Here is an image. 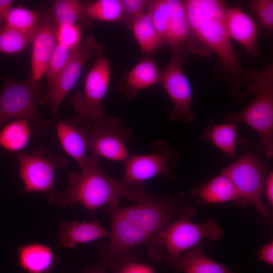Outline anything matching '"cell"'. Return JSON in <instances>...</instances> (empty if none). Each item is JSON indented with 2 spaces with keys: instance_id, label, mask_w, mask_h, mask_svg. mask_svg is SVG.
I'll list each match as a JSON object with an SVG mask.
<instances>
[{
  "instance_id": "1",
  "label": "cell",
  "mask_w": 273,
  "mask_h": 273,
  "mask_svg": "<svg viewBox=\"0 0 273 273\" xmlns=\"http://www.w3.org/2000/svg\"><path fill=\"white\" fill-rule=\"evenodd\" d=\"M184 3L193 35L207 51L217 56L232 94L244 97L247 80L227 30L225 3L218 0H189Z\"/></svg>"
},
{
  "instance_id": "2",
  "label": "cell",
  "mask_w": 273,
  "mask_h": 273,
  "mask_svg": "<svg viewBox=\"0 0 273 273\" xmlns=\"http://www.w3.org/2000/svg\"><path fill=\"white\" fill-rule=\"evenodd\" d=\"M98 159L91 154L80 167V173L69 174L68 189L60 193L56 203L63 207L78 203L94 215L95 210L105 206L109 213L116 211L121 197L138 200L145 190L143 184H130L108 175L99 167Z\"/></svg>"
},
{
  "instance_id": "3",
  "label": "cell",
  "mask_w": 273,
  "mask_h": 273,
  "mask_svg": "<svg viewBox=\"0 0 273 273\" xmlns=\"http://www.w3.org/2000/svg\"><path fill=\"white\" fill-rule=\"evenodd\" d=\"M245 72L246 87L254 97L245 108L229 114L225 122L243 123L259 135L266 156H273V63L260 71Z\"/></svg>"
},
{
  "instance_id": "4",
  "label": "cell",
  "mask_w": 273,
  "mask_h": 273,
  "mask_svg": "<svg viewBox=\"0 0 273 273\" xmlns=\"http://www.w3.org/2000/svg\"><path fill=\"white\" fill-rule=\"evenodd\" d=\"M184 194L174 197L153 196L144 191L134 205L118 208L127 220L145 232L154 249V260L164 255L163 235L172 220L179 216L189 205H184Z\"/></svg>"
},
{
  "instance_id": "5",
  "label": "cell",
  "mask_w": 273,
  "mask_h": 273,
  "mask_svg": "<svg viewBox=\"0 0 273 273\" xmlns=\"http://www.w3.org/2000/svg\"><path fill=\"white\" fill-rule=\"evenodd\" d=\"M18 174L24 185L23 193L42 192L47 199L56 203L60 192L55 189V175L58 169L68 164L66 158L41 146L31 153H19L17 156Z\"/></svg>"
},
{
  "instance_id": "6",
  "label": "cell",
  "mask_w": 273,
  "mask_h": 273,
  "mask_svg": "<svg viewBox=\"0 0 273 273\" xmlns=\"http://www.w3.org/2000/svg\"><path fill=\"white\" fill-rule=\"evenodd\" d=\"M43 89L39 81L31 78L21 81L6 79L0 94V123L25 119L39 129L50 128L52 123L41 116L37 107V97Z\"/></svg>"
},
{
  "instance_id": "7",
  "label": "cell",
  "mask_w": 273,
  "mask_h": 273,
  "mask_svg": "<svg viewBox=\"0 0 273 273\" xmlns=\"http://www.w3.org/2000/svg\"><path fill=\"white\" fill-rule=\"evenodd\" d=\"M196 213L195 209L189 205L174 222L166 228L163 235L164 254L167 263L175 267L181 255L204 238L219 240L223 235L218 224L209 218L201 224L193 223L190 219Z\"/></svg>"
},
{
  "instance_id": "8",
  "label": "cell",
  "mask_w": 273,
  "mask_h": 273,
  "mask_svg": "<svg viewBox=\"0 0 273 273\" xmlns=\"http://www.w3.org/2000/svg\"><path fill=\"white\" fill-rule=\"evenodd\" d=\"M267 172L259 158L248 152L223 169L221 173L233 184L239 203H251L259 215L267 220L271 213L262 199Z\"/></svg>"
},
{
  "instance_id": "9",
  "label": "cell",
  "mask_w": 273,
  "mask_h": 273,
  "mask_svg": "<svg viewBox=\"0 0 273 273\" xmlns=\"http://www.w3.org/2000/svg\"><path fill=\"white\" fill-rule=\"evenodd\" d=\"M170 60L160 71L158 83L167 93L173 105L169 112L174 121L191 123L197 115L191 107L192 91L190 82L183 69V63L187 54L184 44L170 47Z\"/></svg>"
},
{
  "instance_id": "10",
  "label": "cell",
  "mask_w": 273,
  "mask_h": 273,
  "mask_svg": "<svg viewBox=\"0 0 273 273\" xmlns=\"http://www.w3.org/2000/svg\"><path fill=\"white\" fill-rule=\"evenodd\" d=\"M110 75V63L101 46L86 76L83 93H76L72 99L79 117L92 122L104 119L105 111L103 101L109 87Z\"/></svg>"
},
{
  "instance_id": "11",
  "label": "cell",
  "mask_w": 273,
  "mask_h": 273,
  "mask_svg": "<svg viewBox=\"0 0 273 273\" xmlns=\"http://www.w3.org/2000/svg\"><path fill=\"white\" fill-rule=\"evenodd\" d=\"M152 153L130 156L125 163L123 180L130 184H142L157 176L170 178L174 176L172 170L179 156L177 150L164 140L154 141Z\"/></svg>"
},
{
  "instance_id": "12",
  "label": "cell",
  "mask_w": 273,
  "mask_h": 273,
  "mask_svg": "<svg viewBox=\"0 0 273 273\" xmlns=\"http://www.w3.org/2000/svg\"><path fill=\"white\" fill-rule=\"evenodd\" d=\"M133 137V131L119 119H103L92 122L88 149L98 158L125 162L130 156L127 144Z\"/></svg>"
},
{
  "instance_id": "13",
  "label": "cell",
  "mask_w": 273,
  "mask_h": 273,
  "mask_svg": "<svg viewBox=\"0 0 273 273\" xmlns=\"http://www.w3.org/2000/svg\"><path fill=\"white\" fill-rule=\"evenodd\" d=\"M100 47L95 38L89 35L72 50L68 61L49 94L39 102L40 105L49 103L52 117L56 116L62 102L76 84L85 63L96 56Z\"/></svg>"
},
{
  "instance_id": "14",
  "label": "cell",
  "mask_w": 273,
  "mask_h": 273,
  "mask_svg": "<svg viewBox=\"0 0 273 273\" xmlns=\"http://www.w3.org/2000/svg\"><path fill=\"white\" fill-rule=\"evenodd\" d=\"M112 218L110 240L101 250L104 262L123 259L134 248L145 245L148 253L154 260V249L148 235L136 225L127 220L118 211L110 213Z\"/></svg>"
},
{
  "instance_id": "15",
  "label": "cell",
  "mask_w": 273,
  "mask_h": 273,
  "mask_svg": "<svg viewBox=\"0 0 273 273\" xmlns=\"http://www.w3.org/2000/svg\"><path fill=\"white\" fill-rule=\"evenodd\" d=\"M92 128L90 121L80 117H67L58 121L56 130L64 152L81 167L86 160V152Z\"/></svg>"
},
{
  "instance_id": "16",
  "label": "cell",
  "mask_w": 273,
  "mask_h": 273,
  "mask_svg": "<svg viewBox=\"0 0 273 273\" xmlns=\"http://www.w3.org/2000/svg\"><path fill=\"white\" fill-rule=\"evenodd\" d=\"M57 25L47 12L44 13L34 33L31 44V76L39 81L44 75L49 60L57 46Z\"/></svg>"
},
{
  "instance_id": "17",
  "label": "cell",
  "mask_w": 273,
  "mask_h": 273,
  "mask_svg": "<svg viewBox=\"0 0 273 273\" xmlns=\"http://www.w3.org/2000/svg\"><path fill=\"white\" fill-rule=\"evenodd\" d=\"M225 20L231 39L241 44L252 58L258 57L260 55L257 43L258 31L253 20L240 9L234 7L227 8Z\"/></svg>"
},
{
  "instance_id": "18",
  "label": "cell",
  "mask_w": 273,
  "mask_h": 273,
  "mask_svg": "<svg viewBox=\"0 0 273 273\" xmlns=\"http://www.w3.org/2000/svg\"><path fill=\"white\" fill-rule=\"evenodd\" d=\"M160 72L152 59L144 58L123 75L118 91L127 100H133L141 90L158 83Z\"/></svg>"
},
{
  "instance_id": "19",
  "label": "cell",
  "mask_w": 273,
  "mask_h": 273,
  "mask_svg": "<svg viewBox=\"0 0 273 273\" xmlns=\"http://www.w3.org/2000/svg\"><path fill=\"white\" fill-rule=\"evenodd\" d=\"M110 231L97 221L62 222L57 235L58 246L74 248L78 244L89 243L110 236Z\"/></svg>"
},
{
  "instance_id": "20",
  "label": "cell",
  "mask_w": 273,
  "mask_h": 273,
  "mask_svg": "<svg viewBox=\"0 0 273 273\" xmlns=\"http://www.w3.org/2000/svg\"><path fill=\"white\" fill-rule=\"evenodd\" d=\"M57 257L51 248L40 243H31L18 249L19 267L27 273H50Z\"/></svg>"
},
{
  "instance_id": "21",
  "label": "cell",
  "mask_w": 273,
  "mask_h": 273,
  "mask_svg": "<svg viewBox=\"0 0 273 273\" xmlns=\"http://www.w3.org/2000/svg\"><path fill=\"white\" fill-rule=\"evenodd\" d=\"M168 3L170 14L164 42L170 47L184 44L190 49V42L195 38L191 32L184 1L168 0Z\"/></svg>"
},
{
  "instance_id": "22",
  "label": "cell",
  "mask_w": 273,
  "mask_h": 273,
  "mask_svg": "<svg viewBox=\"0 0 273 273\" xmlns=\"http://www.w3.org/2000/svg\"><path fill=\"white\" fill-rule=\"evenodd\" d=\"M204 241L184 253L175 269L183 273H234L230 267L213 261L203 252Z\"/></svg>"
},
{
  "instance_id": "23",
  "label": "cell",
  "mask_w": 273,
  "mask_h": 273,
  "mask_svg": "<svg viewBox=\"0 0 273 273\" xmlns=\"http://www.w3.org/2000/svg\"><path fill=\"white\" fill-rule=\"evenodd\" d=\"M191 194L206 203H220L231 201L239 203V198L233 184L222 173L192 189Z\"/></svg>"
},
{
  "instance_id": "24",
  "label": "cell",
  "mask_w": 273,
  "mask_h": 273,
  "mask_svg": "<svg viewBox=\"0 0 273 273\" xmlns=\"http://www.w3.org/2000/svg\"><path fill=\"white\" fill-rule=\"evenodd\" d=\"M32 126L27 120H11L0 130V147L10 152L22 150L30 141Z\"/></svg>"
},
{
  "instance_id": "25",
  "label": "cell",
  "mask_w": 273,
  "mask_h": 273,
  "mask_svg": "<svg viewBox=\"0 0 273 273\" xmlns=\"http://www.w3.org/2000/svg\"><path fill=\"white\" fill-rule=\"evenodd\" d=\"M135 41L144 55L153 53L164 43L146 12L131 24Z\"/></svg>"
},
{
  "instance_id": "26",
  "label": "cell",
  "mask_w": 273,
  "mask_h": 273,
  "mask_svg": "<svg viewBox=\"0 0 273 273\" xmlns=\"http://www.w3.org/2000/svg\"><path fill=\"white\" fill-rule=\"evenodd\" d=\"M203 138L210 142L226 157L232 159L234 158L237 141L236 124L225 122L210 126L206 129Z\"/></svg>"
},
{
  "instance_id": "27",
  "label": "cell",
  "mask_w": 273,
  "mask_h": 273,
  "mask_svg": "<svg viewBox=\"0 0 273 273\" xmlns=\"http://www.w3.org/2000/svg\"><path fill=\"white\" fill-rule=\"evenodd\" d=\"M48 12L57 26L81 25L79 23L81 20L84 18H88L85 13L84 6L76 0L56 1Z\"/></svg>"
},
{
  "instance_id": "28",
  "label": "cell",
  "mask_w": 273,
  "mask_h": 273,
  "mask_svg": "<svg viewBox=\"0 0 273 273\" xmlns=\"http://www.w3.org/2000/svg\"><path fill=\"white\" fill-rule=\"evenodd\" d=\"M44 12L23 6L12 7L8 11L4 23L18 31L33 34Z\"/></svg>"
},
{
  "instance_id": "29",
  "label": "cell",
  "mask_w": 273,
  "mask_h": 273,
  "mask_svg": "<svg viewBox=\"0 0 273 273\" xmlns=\"http://www.w3.org/2000/svg\"><path fill=\"white\" fill-rule=\"evenodd\" d=\"M89 19L106 22H114L123 18L121 0H98L84 6Z\"/></svg>"
},
{
  "instance_id": "30",
  "label": "cell",
  "mask_w": 273,
  "mask_h": 273,
  "mask_svg": "<svg viewBox=\"0 0 273 273\" xmlns=\"http://www.w3.org/2000/svg\"><path fill=\"white\" fill-rule=\"evenodd\" d=\"M33 34L20 32L3 23L0 25V53L12 54L20 52L31 43Z\"/></svg>"
},
{
  "instance_id": "31",
  "label": "cell",
  "mask_w": 273,
  "mask_h": 273,
  "mask_svg": "<svg viewBox=\"0 0 273 273\" xmlns=\"http://www.w3.org/2000/svg\"><path fill=\"white\" fill-rule=\"evenodd\" d=\"M72 50L59 44L57 46L49 60L44 75L46 89L40 101L49 94L57 77L68 61Z\"/></svg>"
},
{
  "instance_id": "32",
  "label": "cell",
  "mask_w": 273,
  "mask_h": 273,
  "mask_svg": "<svg viewBox=\"0 0 273 273\" xmlns=\"http://www.w3.org/2000/svg\"><path fill=\"white\" fill-rule=\"evenodd\" d=\"M146 12L164 41L168 27L170 14L168 0L148 1Z\"/></svg>"
},
{
  "instance_id": "33",
  "label": "cell",
  "mask_w": 273,
  "mask_h": 273,
  "mask_svg": "<svg viewBox=\"0 0 273 273\" xmlns=\"http://www.w3.org/2000/svg\"><path fill=\"white\" fill-rule=\"evenodd\" d=\"M82 26L70 25L57 26V43L70 50L76 48L82 42Z\"/></svg>"
},
{
  "instance_id": "34",
  "label": "cell",
  "mask_w": 273,
  "mask_h": 273,
  "mask_svg": "<svg viewBox=\"0 0 273 273\" xmlns=\"http://www.w3.org/2000/svg\"><path fill=\"white\" fill-rule=\"evenodd\" d=\"M250 7L263 28L271 32L273 30V1H252Z\"/></svg>"
},
{
  "instance_id": "35",
  "label": "cell",
  "mask_w": 273,
  "mask_h": 273,
  "mask_svg": "<svg viewBox=\"0 0 273 273\" xmlns=\"http://www.w3.org/2000/svg\"><path fill=\"white\" fill-rule=\"evenodd\" d=\"M123 9V18L127 23H132L146 12L148 1L121 0Z\"/></svg>"
},
{
  "instance_id": "36",
  "label": "cell",
  "mask_w": 273,
  "mask_h": 273,
  "mask_svg": "<svg viewBox=\"0 0 273 273\" xmlns=\"http://www.w3.org/2000/svg\"><path fill=\"white\" fill-rule=\"evenodd\" d=\"M117 273H155V270L144 264L127 261L121 265Z\"/></svg>"
},
{
  "instance_id": "37",
  "label": "cell",
  "mask_w": 273,
  "mask_h": 273,
  "mask_svg": "<svg viewBox=\"0 0 273 273\" xmlns=\"http://www.w3.org/2000/svg\"><path fill=\"white\" fill-rule=\"evenodd\" d=\"M258 257L260 260L270 265L273 264V243L270 242L258 251Z\"/></svg>"
},
{
  "instance_id": "38",
  "label": "cell",
  "mask_w": 273,
  "mask_h": 273,
  "mask_svg": "<svg viewBox=\"0 0 273 273\" xmlns=\"http://www.w3.org/2000/svg\"><path fill=\"white\" fill-rule=\"evenodd\" d=\"M264 193L265 194L266 198L269 203L272 205L273 204V173H269L266 177L264 188Z\"/></svg>"
},
{
  "instance_id": "39",
  "label": "cell",
  "mask_w": 273,
  "mask_h": 273,
  "mask_svg": "<svg viewBox=\"0 0 273 273\" xmlns=\"http://www.w3.org/2000/svg\"><path fill=\"white\" fill-rule=\"evenodd\" d=\"M14 2L12 0H0V25L4 22L9 10L13 7Z\"/></svg>"
},
{
  "instance_id": "40",
  "label": "cell",
  "mask_w": 273,
  "mask_h": 273,
  "mask_svg": "<svg viewBox=\"0 0 273 273\" xmlns=\"http://www.w3.org/2000/svg\"><path fill=\"white\" fill-rule=\"evenodd\" d=\"M87 273H104V272L101 270H93V271L88 272Z\"/></svg>"
}]
</instances>
